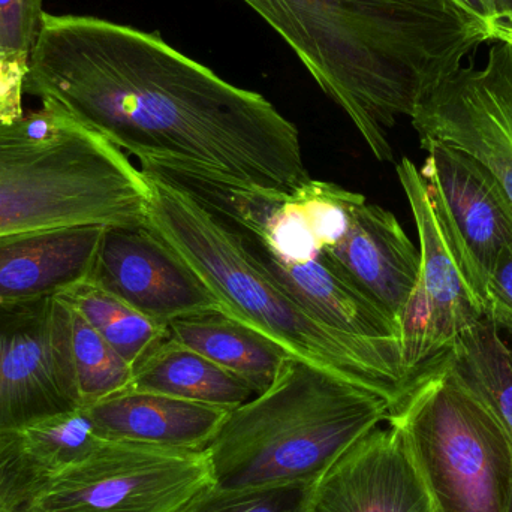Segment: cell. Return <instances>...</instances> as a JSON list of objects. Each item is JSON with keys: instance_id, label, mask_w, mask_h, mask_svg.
<instances>
[{"instance_id": "obj_23", "label": "cell", "mask_w": 512, "mask_h": 512, "mask_svg": "<svg viewBox=\"0 0 512 512\" xmlns=\"http://www.w3.org/2000/svg\"><path fill=\"white\" fill-rule=\"evenodd\" d=\"M72 355L81 405H93L131 387L134 369L74 309Z\"/></svg>"}, {"instance_id": "obj_28", "label": "cell", "mask_w": 512, "mask_h": 512, "mask_svg": "<svg viewBox=\"0 0 512 512\" xmlns=\"http://www.w3.org/2000/svg\"><path fill=\"white\" fill-rule=\"evenodd\" d=\"M454 3L460 6V8L468 11L469 14L474 17L480 18L483 23L487 26L492 27L495 30L496 39V27H498V18H496L495 8H493L492 0H453Z\"/></svg>"}, {"instance_id": "obj_4", "label": "cell", "mask_w": 512, "mask_h": 512, "mask_svg": "<svg viewBox=\"0 0 512 512\" xmlns=\"http://www.w3.org/2000/svg\"><path fill=\"white\" fill-rule=\"evenodd\" d=\"M388 412L373 391L291 355L268 390L228 412L204 451L212 484L313 486Z\"/></svg>"}, {"instance_id": "obj_24", "label": "cell", "mask_w": 512, "mask_h": 512, "mask_svg": "<svg viewBox=\"0 0 512 512\" xmlns=\"http://www.w3.org/2000/svg\"><path fill=\"white\" fill-rule=\"evenodd\" d=\"M313 486L252 487L219 489L204 487L176 512H307Z\"/></svg>"}, {"instance_id": "obj_31", "label": "cell", "mask_w": 512, "mask_h": 512, "mask_svg": "<svg viewBox=\"0 0 512 512\" xmlns=\"http://www.w3.org/2000/svg\"><path fill=\"white\" fill-rule=\"evenodd\" d=\"M11 512H36L33 510H30L29 507H27L26 504L20 505V507L15 508V510H12Z\"/></svg>"}, {"instance_id": "obj_8", "label": "cell", "mask_w": 512, "mask_h": 512, "mask_svg": "<svg viewBox=\"0 0 512 512\" xmlns=\"http://www.w3.org/2000/svg\"><path fill=\"white\" fill-rule=\"evenodd\" d=\"M80 408L71 307L57 295L0 301V432Z\"/></svg>"}, {"instance_id": "obj_2", "label": "cell", "mask_w": 512, "mask_h": 512, "mask_svg": "<svg viewBox=\"0 0 512 512\" xmlns=\"http://www.w3.org/2000/svg\"><path fill=\"white\" fill-rule=\"evenodd\" d=\"M294 50L378 161L388 131L495 30L453 0H243Z\"/></svg>"}, {"instance_id": "obj_5", "label": "cell", "mask_w": 512, "mask_h": 512, "mask_svg": "<svg viewBox=\"0 0 512 512\" xmlns=\"http://www.w3.org/2000/svg\"><path fill=\"white\" fill-rule=\"evenodd\" d=\"M149 183L102 135L56 105L0 120V236L146 227Z\"/></svg>"}, {"instance_id": "obj_3", "label": "cell", "mask_w": 512, "mask_h": 512, "mask_svg": "<svg viewBox=\"0 0 512 512\" xmlns=\"http://www.w3.org/2000/svg\"><path fill=\"white\" fill-rule=\"evenodd\" d=\"M146 227L219 298L224 312L315 364L387 400L394 408L411 382L402 349L358 339L325 324L243 251L236 237L188 194L156 177Z\"/></svg>"}, {"instance_id": "obj_26", "label": "cell", "mask_w": 512, "mask_h": 512, "mask_svg": "<svg viewBox=\"0 0 512 512\" xmlns=\"http://www.w3.org/2000/svg\"><path fill=\"white\" fill-rule=\"evenodd\" d=\"M44 0H0V56L29 57L44 15Z\"/></svg>"}, {"instance_id": "obj_12", "label": "cell", "mask_w": 512, "mask_h": 512, "mask_svg": "<svg viewBox=\"0 0 512 512\" xmlns=\"http://www.w3.org/2000/svg\"><path fill=\"white\" fill-rule=\"evenodd\" d=\"M95 285L158 324L224 312L200 276L147 227H107L92 277Z\"/></svg>"}, {"instance_id": "obj_27", "label": "cell", "mask_w": 512, "mask_h": 512, "mask_svg": "<svg viewBox=\"0 0 512 512\" xmlns=\"http://www.w3.org/2000/svg\"><path fill=\"white\" fill-rule=\"evenodd\" d=\"M484 313L498 327L512 333V245L496 259L487 280Z\"/></svg>"}, {"instance_id": "obj_9", "label": "cell", "mask_w": 512, "mask_h": 512, "mask_svg": "<svg viewBox=\"0 0 512 512\" xmlns=\"http://www.w3.org/2000/svg\"><path fill=\"white\" fill-rule=\"evenodd\" d=\"M397 176L420 237V279L399 325L403 367L412 385L486 313L442 233L426 180L409 158L397 165Z\"/></svg>"}, {"instance_id": "obj_22", "label": "cell", "mask_w": 512, "mask_h": 512, "mask_svg": "<svg viewBox=\"0 0 512 512\" xmlns=\"http://www.w3.org/2000/svg\"><path fill=\"white\" fill-rule=\"evenodd\" d=\"M20 432L33 459L50 475L84 462L108 442L84 408L44 418Z\"/></svg>"}, {"instance_id": "obj_29", "label": "cell", "mask_w": 512, "mask_h": 512, "mask_svg": "<svg viewBox=\"0 0 512 512\" xmlns=\"http://www.w3.org/2000/svg\"><path fill=\"white\" fill-rule=\"evenodd\" d=\"M499 24L512 23V0H492Z\"/></svg>"}, {"instance_id": "obj_7", "label": "cell", "mask_w": 512, "mask_h": 512, "mask_svg": "<svg viewBox=\"0 0 512 512\" xmlns=\"http://www.w3.org/2000/svg\"><path fill=\"white\" fill-rule=\"evenodd\" d=\"M210 484L204 453L108 441L50 475L26 505L36 512H176Z\"/></svg>"}, {"instance_id": "obj_25", "label": "cell", "mask_w": 512, "mask_h": 512, "mask_svg": "<svg viewBox=\"0 0 512 512\" xmlns=\"http://www.w3.org/2000/svg\"><path fill=\"white\" fill-rule=\"evenodd\" d=\"M48 477L27 450L21 432H0V512L29 502Z\"/></svg>"}, {"instance_id": "obj_17", "label": "cell", "mask_w": 512, "mask_h": 512, "mask_svg": "<svg viewBox=\"0 0 512 512\" xmlns=\"http://www.w3.org/2000/svg\"><path fill=\"white\" fill-rule=\"evenodd\" d=\"M83 408L108 441L189 453H204L230 412L131 388Z\"/></svg>"}, {"instance_id": "obj_6", "label": "cell", "mask_w": 512, "mask_h": 512, "mask_svg": "<svg viewBox=\"0 0 512 512\" xmlns=\"http://www.w3.org/2000/svg\"><path fill=\"white\" fill-rule=\"evenodd\" d=\"M447 354L420 373L388 412V424L402 438L433 511L510 512L507 438Z\"/></svg>"}, {"instance_id": "obj_16", "label": "cell", "mask_w": 512, "mask_h": 512, "mask_svg": "<svg viewBox=\"0 0 512 512\" xmlns=\"http://www.w3.org/2000/svg\"><path fill=\"white\" fill-rule=\"evenodd\" d=\"M105 228L86 225L0 236V301L51 297L89 280Z\"/></svg>"}, {"instance_id": "obj_18", "label": "cell", "mask_w": 512, "mask_h": 512, "mask_svg": "<svg viewBox=\"0 0 512 512\" xmlns=\"http://www.w3.org/2000/svg\"><path fill=\"white\" fill-rule=\"evenodd\" d=\"M168 336L242 379L255 396L268 390L291 357L279 343L225 312L183 316L168 325Z\"/></svg>"}, {"instance_id": "obj_19", "label": "cell", "mask_w": 512, "mask_h": 512, "mask_svg": "<svg viewBox=\"0 0 512 512\" xmlns=\"http://www.w3.org/2000/svg\"><path fill=\"white\" fill-rule=\"evenodd\" d=\"M129 388L227 411L239 408L255 396L242 379L170 336L138 361Z\"/></svg>"}, {"instance_id": "obj_14", "label": "cell", "mask_w": 512, "mask_h": 512, "mask_svg": "<svg viewBox=\"0 0 512 512\" xmlns=\"http://www.w3.org/2000/svg\"><path fill=\"white\" fill-rule=\"evenodd\" d=\"M324 254L399 327L420 279L421 255L393 213L363 195L345 234Z\"/></svg>"}, {"instance_id": "obj_10", "label": "cell", "mask_w": 512, "mask_h": 512, "mask_svg": "<svg viewBox=\"0 0 512 512\" xmlns=\"http://www.w3.org/2000/svg\"><path fill=\"white\" fill-rule=\"evenodd\" d=\"M411 122L420 144L441 141L483 162L512 203V45L493 41L484 66H462Z\"/></svg>"}, {"instance_id": "obj_21", "label": "cell", "mask_w": 512, "mask_h": 512, "mask_svg": "<svg viewBox=\"0 0 512 512\" xmlns=\"http://www.w3.org/2000/svg\"><path fill=\"white\" fill-rule=\"evenodd\" d=\"M57 297L80 313L132 369L168 337V327L147 318L90 279L65 289Z\"/></svg>"}, {"instance_id": "obj_30", "label": "cell", "mask_w": 512, "mask_h": 512, "mask_svg": "<svg viewBox=\"0 0 512 512\" xmlns=\"http://www.w3.org/2000/svg\"><path fill=\"white\" fill-rule=\"evenodd\" d=\"M495 41H504L512 45V23L499 24V26L496 27Z\"/></svg>"}, {"instance_id": "obj_11", "label": "cell", "mask_w": 512, "mask_h": 512, "mask_svg": "<svg viewBox=\"0 0 512 512\" xmlns=\"http://www.w3.org/2000/svg\"><path fill=\"white\" fill-rule=\"evenodd\" d=\"M420 171L442 233L484 306L487 280L512 245V203L495 174L474 156L441 141L421 144Z\"/></svg>"}, {"instance_id": "obj_20", "label": "cell", "mask_w": 512, "mask_h": 512, "mask_svg": "<svg viewBox=\"0 0 512 512\" xmlns=\"http://www.w3.org/2000/svg\"><path fill=\"white\" fill-rule=\"evenodd\" d=\"M447 355L454 372L498 420L512 465V348L502 340L498 325L484 316L460 334Z\"/></svg>"}, {"instance_id": "obj_1", "label": "cell", "mask_w": 512, "mask_h": 512, "mask_svg": "<svg viewBox=\"0 0 512 512\" xmlns=\"http://www.w3.org/2000/svg\"><path fill=\"white\" fill-rule=\"evenodd\" d=\"M24 95L56 105L140 164L286 195L312 180L298 129L270 101L125 24L44 12Z\"/></svg>"}, {"instance_id": "obj_15", "label": "cell", "mask_w": 512, "mask_h": 512, "mask_svg": "<svg viewBox=\"0 0 512 512\" xmlns=\"http://www.w3.org/2000/svg\"><path fill=\"white\" fill-rule=\"evenodd\" d=\"M222 225L258 267L325 324L358 339L400 348L396 322L337 270L324 252L307 261H285L271 255L246 231Z\"/></svg>"}, {"instance_id": "obj_13", "label": "cell", "mask_w": 512, "mask_h": 512, "mask_svg": "<svg viewBox=\"0 0 512 512\" xmlns=\"http://www.w3.org/2000/svg\"><path fill=\"white\" fill-rule=\"evenodd\" d=\"M307 512H435L399 433L376 427L315 484Z\"/></svg>"}]
</instances>
